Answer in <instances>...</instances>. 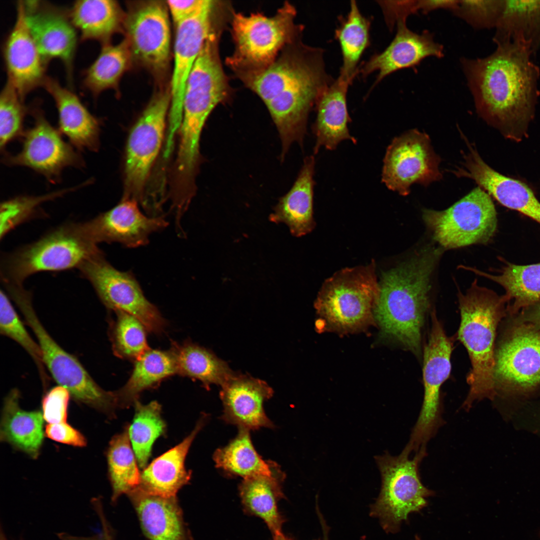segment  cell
Segmentation results:
<instances>
[{
    "mask_svg": "<svg viewBox=\"0 0 540 540\" xmlns=\"http://www.w3.org/2000/svg\"><path fill=\"white\" fill-rule=\"evenodd\" d=\"M236 71L267 107L280 137L283 160L293 143L302 146L309 113L334 80L326 70L323 50L304 47L264 68Z\"/></svg>",
    "mask_w": 540,
    "mask_h": 540,
    "instance_id": "1",
    "label": "cell"
},
{
    "mask_svg": "<svg viewBox=\"0 0 540 540\" xmlns=\"http://www.w3.org/2000/svg\"><path fill=\"white\" fill-rule=\"evenodd\" d=\"M496 44L490 55L462 58L460 63L477 113L506 132L532 116L540 93V70L527 46L515 42Z\"/></svg>",
    "mask_w": 540,
    "mask_h": 540,
    "instance_id": "2",
    "label": "cell"
},
{
    "mask_svg": "<svg viewBox=\"0 0 540 540\" xmlns=\"http://www.w3.org/2000/svg\"><path fill=\"white\" fill-rule=\"evenodd\" d=\"M440 248H422L382 273L374 316L382 332L418 356L430 307L432 277Z\"/></svg>",
    "mask_w": 540,
    "mask_h": 540,
    "instance_id": "3",
    "label": "cell"
},
{
    "mask_svg": "<svg viewBox=\"0 0 540 540\" xmlns=\"http://www.w3.org/2000/svg\"><path fill=\"white\" fill-rule=\"evenodd\" d=\"M458 298L460 313L458 337L472 364L466 376L470 390L462 404L468 410L474 402L492 399L496 394L494 340L502 308V300L492 291L479 286L476 280L465 294L460 292Z\"/></svg>",
    "mask_w": 540,
    "mask_h": 540,
    "instance_id": "4",
    "label": "cell"
},
{
    "mask_svg": "<svg viewBox=\"0 0 540 540\" xmlns=\"http://www.w3.org/2000/svg\"><path fill=\"white\" fill-rule=\"evenodd\" d=\"M375 272L372 262L366 266L343 268L324 281L314 305L328 326L352 332L371 321L379 294Z\"/></svg>",
    "mask_w": 540,
    "mask_h": 540,
    "instance_id": "5",
    "label": "cell"
},
{
    "mask_svg": "<svg viewBox=\"0 0 540 540\" xmlns=\"http://www.w3.org/2000/svg\"><path fill=\"white\" fill-rule=\"evenodd\" d=\"M410 453L405 447L398 456L386 452L374 457L382 486L370 512L388 532H397L402 522L407 520L410 513L426 506V498L434 494L422 484L419 472L420 464L427 455L426 448H421L412 458Z\"/></svg>",
    "mask_w": 540,
    "mask_h": 540,
    "instance_id": "6",
    "label": "cell"
},
{
    "mask_svg": "<svg viewBox=\"0 0 540 540\" xmlns=\"http://www.w3.org/2000/svg\"><path fill=\"white\" fill-rule=\"evenodd\" d=\"M13 300L35 334L44 366L58 385L66 388L77 402L109 417L115 416V410L118 408L115 391L102 388L78 360L66 351L50 336L36 315L28 292L16 294Z\"/></svg>",
    "mask_w": 540,
    "mask_h": 540,
    "instance_id": "7",
    "label": "cell"
},
{
    "mask_svg": "<svg viewBox=\"0 0 540 540\" xmlns=\"http://www.w3.org/2000/svg\"><path fill=\"white\" fill-rule=\"evenodd\" d=\"M100 251L80 224H68L8 256L4 262V278L8 284L22 285L38 272L78 268Z\"/></svg>",
    "mask_w": 540,
    "mask_h": 540,
    "instance_id": "8",
    "label": "cell"
},
{
    "mask_svg": "<svg viewBox=\"0 0 540 540\" xmlns=\"http://www.w3.org/2000/svg\"><path fill=\"white\" fill-rule=\"evenodd\" d=\"M296 16L295 8L288 2L271 17L258 13L234 14L232 33L236 50L228 64L236 70L260 69L272 64L281 48L291 43L300 29L294 24Z\"/></svg>",
    "mask_w": 540,
    "mask_h": 540,
    "instance_id": "9",
    "label": "cell"
},
{
    "mask_svg": "<svg viewBox=\"0 0 540 540\" xmlns=\"http://www.w3.org/2000/svg\"><path fill=\"white\" fill-rule=\"evenodd\" d=\"M422 218L433 239L445 249L486 243L497 226L492 198L479 186L445 210L424 209Z\"/></svg>",
    "mask_w": 540,
    "mask_h": 540,
    "instance_id": "10",
    "label": "cell"
},
{
    "mask_svg": "<svg viewBox=\"0 0 540 540\" xmlns=\"http://www.w3.org/2000/svg\"><path fill=\"white\" fill-rule=\"evenodd\" d=\"M170 92L154 96L132 128L127 141L122 199L144 205V191L162 145L170 106Z\"/></svg>",
    "mask_w": 540,
    "mask_h": 540,
    "instance_id": "11",
    "label": "cell"
},
{
    "mask_svg": "<svg viewBox=\"0 0 540 540\" xmlns=\"http://www.w3.org/2000/svg\"><path fill=\"white\" fill-rule=\"evenodd\" d=\"M78 268L107 308L134 316L150 332L160 334L164 331L166 321L157 308L146 298L131 272L116 269L106 260L102 251Z\"/></svg>",
    "mask_w": 540,
    "mask_h": 540,
    "instance_id": "12",
    "label": "cell"
},
{
    "mask_svg": "<svg viewBox=\"0 0 540 540\" xmlns=\"http://www.w3.org/2000/svg\"><path fill=\"white\" fill-rule=\"evenodd\" d=\"M431 320L430 331L424 348L423 402L408 443L414 450L426 447L427 442L444 424L442 418L440 390L450 373L452 343L434 310L431 313Z\"/></svg>",
    "mask_w": 540,
    "mask_h": 540,
    "instance_id": "13",
    "label": "cell"
},
{
    "mask_svg": "<svg viewBox=\"0 0 540 540\" xmlns=\"http://www.w3.org/2000/svg\"><path fill=\"white\" fill-rule=\"evenodd\" d=\"M29 112L34 124L22 136L21 150L14 154L4 153V163L29 168L53 184L60 181L64 168H83L85 164L80 152L63 139L42 110L34 105L29 108Z\"/></svg>",
    "mask_w": 540,
    "mask_h": 540,
    "instance_id": "14",
    "label": "cell"
},
{
    "mask_svg": "<svg viewBox=\"0 0 540 540\" xmlns=\"http://www.w3.org/2000/svg\"><path fill=\"white\" fill-rule=\"evenodd\" d=\"M170 14L164 2L134 4L125 13L123 30L132 60L156 78L168 68L170 52Z\"/></svg>",
    "mask_w": 540,
    "mask_h": 540,
    "instance_id": "15",
    "label": "cell"
},
{
    "mask_svg": "<svg viewBox=\"0 0 540 540\" xmlns=\"http://www.w3.org/2000/svg\"><path fill=\"white\" fill-rule=\"evenodd\" d=\"M440 162L429 136L417 129L411 130L394 138L388 146L382 181L388 189L406 196L413 184L427 186L442 179Z\"/></svg>",
    "mask_w": 540,
    "mask_h": 540,
    "instance_id": "16",
    "label": "cell"
},
{
    "mask_svg": "<svg viewBox=\"0 0 540 540\" xmlns=\"http://www.w3.org/2000/svg\"><path fill=\"white\" fill-rule=\"evenodd\" d=\"M214 1L203 0L190 18L176 26L174 62L170 87V106L166 142L174 143L182 117V104L186 84L202 46L212 31Z\"/></svg>",
    "mask_w": 540,
    "mask_h": 540,
    "instance_id": "17",
    "label": "cell"
},
{
    "mask_svg": "<svg viewBox=\"0 0 540 540\" xmlns=\"http://www.w3.org/2000/svg\"><path fill=\"white\" fill-rule=\"evenodd\" d=\"M496 390L526 392L540 385V330L533 324L514 328L495 351Z\"/></svg>",
    "mask_w": 540,
    "mask_h": 540,
    "instance_id": "18",
    "label": "cell"
},
{
    "mask_svg": "<svg viewBox=\"0 0 540 540\" xmlns=\"http://www.w3.org/2000/svg\"><path fill=\"white\" fill-rule=\"evenodd\" d=\"M23 2L27 24L44 60H61L70 82L78 36L68 12L45 1Z\"/></svg>",
    "mask_w": 540,
    "mask_h": 540,
    "instance_id": "19",
    "label": "cell"
},
{
    "mask_svg": "<svg viewBox=\"0 0 540 540\" xmlns=\"http://www.w3.org/2000/svg\"><path fill=\"white\" fill-rule=\"evenodd\" d=\"M86 236L96 244L118 242L128 248L146 245L150 236L166 228L164 216H146L138 202L122 199L115 206L88 222L80 223Z\"/></svg>",
    "mask_w": 540,
    "mask_h": 540,
    "instance_id": "20",
    "label": "cell"
},
{
    "mask_svg": "<svg viewBox=\"0 0 540 540\" xmlns=\"http://www.w3.org/2000/svg\"><path fill=\"white\" fill-rule=\"evenodd\" d=\"M2 54L8 80L23 100L46 77L47 64L42 57L27 24L24 2L16 4L15 22L4 44Z\"/></svg>",
    "mask_w": 540,
    "mask_h": 540,
    "instance_id": "21",
    "label": "cell"
},
{
    "mask_svg": "<svg viewBox=\"0 0 540 540\" xmlns=\"http://www.w3.org/2000/svg\"><path fill=\"white\" fill-rule=\"evenodd\" d=\"M396 25V32L390 44L383 52L372 56L359 68L358 73L363 78L378 72L374 86L398 70L415 68L428 57L444 56L443 46L435 42L430 32H414L408 28L406 22H398Z\"/></svg>",
    "mask_w": 540,
    "mask_h": 540,
    "instance_id": "22",
    "label": "cell"
},
{
    "mask_svg": "<svg viewBox=\"0 0 540 540\" xmlns=\"http://www.w3.org/2000/svg\"><path fill=\"white\" fill-rule=\"evenodd\" d=\"M468 152L463 166L454 172L470 178L503 206L516 210L540 224V202L524 184L494 170L481 158L475 147L466 141Z\"/></svg>",
    "mask_w": 540,
    "mask_h": 540,
    "instance_id": "23",
    "label": "cell"
},
{
    "mask_svg": "<svg viewBox=\"0 0 540 540\" xmlns=\"http://www.w3.org/2000/svg\"><path fill=\"white\" fill-rule=\"evenodd\" d=\"M273 390L264 381L246 375L236 374L222 386L220 398L224 406L222 418L239 429L249 431L274 427L264 408Z\"/></svg>",
    "mask_w": 540,
    "mask_h": 540,
    "instance_id": "24",
    "label": "cell"
},
{
    "mask_svg": "<svg viewBox=\"0 0 540 540\" xmlns=\"http://www.w3.org/2000/svg\"><path fill=\"white\" fill-rule=\"evenodd\" d=\"M42 87L54 102L60 133L78 150L97 151L100 146V120L88 111L76 94L56 80L46 76Z\"/></svg>",
    "mask_w": 540,
    "mask_h": 540,
    "instance_id": "25",
    "label": "cell"
},
{
    "mask_svg": "<svg viewBox=\"0 0 540 540\" xmlns=\"http://www.w3.org/2000/svg\"><path fill=\"white\" fill-rule=\"evenodd\" d=\"M150 540H192L176 496L148 493L139 487L127 494Z\"/></svg>",
    "mask_w": 540,
    "mask_h": 540,
    "instance_id": "26",
    "label": "cell"
},
{
    "mask_svg": "<svg viewBox=\"0 0 540 540\" xmlns=\"http://www.w3.org/2000/svg\"><path fill=\"white\" fill-rule=\"evenodd\" d=\"M352 82L339 75L320 97L316 104V118L312 126L316 136L314 148L316 154L320 148L334 150L344 140L354 144L356 140L352 136L348 124L351 122L346 105V94Z\"/></svg>",
    "mask_w": 540,
    "mask_h": 540,
    "instance_id": "27",
    "label": "cell"
},
{
    "mask_svg": "<svg viewBox=\"0 0 540 540\" xmlns=\"http://www.w3.org/2000/svg\"><path fill=\"white\" fill-rule=\"evenodd\" d=\"M207 416L200 418L194 428L181 442L164 453L144 468L138 487L154 494L176 496L178 491L191 478L184 461L190 448L198 432L206 424Z\"/></svg>",
    "mask_w": 540,
    "mask_h": 540,
    "instance_id": "28",
    "label": "cell"
},
{
    "mask_svg": "<svg viewBox=\"0 0 540 540\" xmlns=\"http://www.w3.org/2000/svg\"><path fill=\"white\" fill-rule=\"evenodd\" d=\"M315 159L306 157L290 190L281 197L270 216V220L288 226L291 234L300 237L311 232L316 224L313 217Z\"/></svg>",
    "mask_w": 540,
    "mask_h": 540,
    "instance_id": "29",
    "label": "cell"
},
{
    "mask_svg": "<svg viewBox=\"0 0 540 540\" xmlns=\"http://www.w3.org/2000/svg\"><path fill=\"white\" fill-rule=\"evenodd\" d=\"M20 392L12 389L4 400L0 440L36 459L40 455L45 432L42 414L26 411L20 406Z\"/></svg>",
    "mask_w": 540,
    "mask_h": 540,
    "instance_id": "30",
    "label": "cell"
},
{
    "mask_svg": "<svg viewBox=\"0 0 540 540\" xmlns=\"http://www.w3.org/2000/svg\"><path fill=\"white\" fill-rule=\"evenodd\" d=\"M284 478L278 465L272 474L243 478L238 487L244 512L263 520L272 534L281 532L285 522L278 506L284 498L282 484Z\"/></svg>",
    "mask_w": 540,
    "mask_h": 540,
    "instance_id": "31",
    "label": "cell"
},
{
    "mask_svg": "<svg viewBox=\"0 0 540 540\" xmlns=\"http://www.w3.org/2000/svg\"><path fill=\"white\" fill-rule=\"evenodd\" d=\"M68 12L83 42L96 40L102 45L107 44L124 28L125 13L116 0H76Z\"/></svg>",
    "mask_w": 540,
    "mask_h": 540,
    "instance_id": "32",
    "label": "cell"
},
{
    "mask_svg": "<svg viewBox=\"0 0 540 540\" xmlns=\"http://www.w3.org/2000/svg\"><path fill=\"white\" fill-rule=\"evenodd\" d=\"M495 28V44L518 42L535 53L540 45V0H504Z\"/></svg>",
    "mask_w": 540,
    "mask_h": 540,
    "instance_id": "33",
    "label": "cell"
},
{
    "mask_svg": "<svg viewBox=\"0 0 540 540\" xmlns=\"http://www.w3.org/2000/svg\"><path fill=\"white\" fill-rule=\"evenodd\" d=\"M177 374L170 351L150 348L134 361L132 372L126 384L116 391L119 408L134 405L141 392Z\"/></svg>",
    "mask_w": 540,
    "mask_h": 540,
    "instance_id": "34",
    "label": "cell"
},
{
    "mask_svg": "<svg viewBox=\"0 0 540 540\" xmlns=\"http://www.w3.org/2000/svg\"><path fill=\"white\" fill-rule=\"evenodd\" d=\"M170 351L177 374L198 380L207 388L212 384L222 386L235 374L224 361L196 344H174Z\"/></svg>",
    "mask_w": 540,
    "mask_h": 540,
    "instance_id": "35",
    "label": "cell"
},
{
    "mask_svg": "<svg viewBox=\"0 0 540 540\" xmlns=\"http://www.w3.org/2000/svg\"><path fill=\"white\" fill-rule=\"evenodd\" d=\"M132 57L128 40L102 45L92 63L84 70L82 84L95 98L102 92L117 90L119 82L128 69Z\"/></svg>",
    "mask_w": 540,
    "mask_h": 540,
    "instance_id": "36",
    "label": "cell"
},
{
    "mask_svg": "<svg viewBox=\"0 0 540 540\" xmlns=\"http://www.w3.org/2000/svg\"><path fill=\"white\" fill-rule=\"evenodd\" d=\"M216 467L228 475L243 478L272 474L278 464L264 460L256 451L250 431L239 429L236 436L226 446L216 450L213 456Z\"/></svg>",
    "mask_w": 540,
    "mask_h": 540,
    "instance_id": "37",
    "label": "cell"
},
{
    "mask_svg": "<svg viewBox=\"0 0 540 540\" xmlns=\"http://www.w3.org/2000/svg\"><path fill=\"white\" fill-rule=\"evenodd\" d=\"M335 31L342 56L340 75L352 82L358 74L359 61L370 44L371 20L360 12L356 2L352 0L350 11Z\"/></svg>",
    "mask_w": 540,
    "mask_h": 540,
    "instance_id": "38",
    "label": "cell"
},
{
    "mask_svg": "<svg viewBox=\"0 0 540 540\" xmlns=\"http://www.w3.org/2000/svg\"><path fill=\"white\" fill-rule=\"evenodd\" d=\"M128 426L112 438L106 452L113 504L122 494H128L138 487L140 482L141 474L130 440Z\"/></svg>",
    "mask_w": 540,
    "mask_h": 540,
    "instance_id": "39",
    "label": "cell"
},
{
    "mask_svg": "<svg viewBox=\"0 0 540 540\" xmlns=\"http://www.w3.org/2000/svg\"><path fill=\"white\" fill-rule=\"evenodd\" d=\"M460 268L488 278L502 286L514 302L515 310L540 301V264L526 266L509 264L500 274L492 275L472 267Z\"/></svg>",
    "mask_w": 540,
    "mask_h": 540,
    "instance_id": "40",
    "label": "cell"
},
{
    "mask_svg": "<svg viewBox=\"0 0 540 540\" xmlns=\"http://www.w3.org/2000/svg\"><path fill=\"white\" fill-rule=\"evenodd\" d=\"M135 413L128 434L138 466L145 468L156 440L164 434L166 424L161 416L162 407L156 400L144 404L139 400L133 405Z\"/></svg>",
    "mask_w": 540,
    "mask_h": 540,
    "instance_id": "41",
    "label": "cell"
},
{
    "mask_svg": "<svg viewBox=\"0 0 540 540\" xmlns=\"http://www.w3.org/2000/svg\"><path fill=\"white\" fill-rule=\"evenodd\" d=\"M112 326L111 340L115 355L134 361L150 349L144 324L136 317L118 311Z\"/></svg>",
    "mask_w": 540,
    "mask_h": 540,
    "instance_id": "42",
    "label": "cell"
},
{
    "mask_svg": "<svg viewBox=\"0 0 540 540\" xmlns=\"http://www.w3.org/2000/svg\"><path fill=\"white\" fill-rule=\"evenodd\" d=\"M0 332L20 345L30 356L38 370L43 386L50 381L44 366L42 354L38 342L31 337L6 294L2 290L0 294Z\"/></svg>",
    "mask_w": 540,
    "mask_h": 540,
    "instance_id": "43",
    "label": "cell"
},
{
    "mask_svg": "<svg viewBox=\"0 0 540 540\" xmlns=\"http://www.w3.org/2000/svg\"><path fill=\"white\" fill-rule=\"evenodd\" d=\"M89 184L88 181L78 185L40 196H20L4 201L0 204V237L32 216L40 205Z\"/></svg>",
    "mask_w": 540,
    "mask_h": 540,
    "instance_id": "44",
    "label": "cell"
},
{
    "mask_svg": "<svg viewBox=\"0 0 540 540\" xmlns=\"http://www.w3.org/2000/svg\"><path fill=\"white\" fill-rule=\"evenodd\" d=\"M29 108L15 88L8 80L0 94V146L4 152L6 146L22 136L24 118Z\"/></svg>",
    "mask_w": 540,
    "mask_h": 540,
    "instance_id": "45",
    "label": "cell"
},
{
    "mask_svg": "<svg viewBox=\"0 0 540 540\" xmlns=\"http://www.w3.org/2000/svg\"><path fill=\"white\" fill-rule=\"evenodd\" d=\"M504 0H460L454 14L476 29L496 28Z\"/></svg>",
    "mask_w": 540,
    "mask_h": 540,
    "instance_id": "46",
    "label": "cell"
},
{
    "mask_svg": "<svg viewBox=\"0 0 540 540\" xmlns=\"http://www.w3.org/2000/svg\"><path fill=\"white\" fill-rule=\"evenodd\" d=\"M70 396L66 388L59 385L49 390L42 400L44 419L48 424L66 422Z\"/></svg>",
    "mask_w": 540,
    "mask_h": 540,
    "instance_id": "47",
    "label": "cell"
},
{
    "mask_svg": "<svg viewBox=\"0 0 540 540\" xmlns=\"http://www.w3.org/2000/svg\"><path fill=\"white\" fill-rule=\"evenodd\" d=\"M380 6L386 22L392 29L398 22H406L408 17L418 11V0H384L378 2Z\"/></svg>",
    "mask_w": 540,
    "mask_h": 540,
    "instance_id": "48",
    "label": "cell"
},
{
    "mask_svg": "<svg viewBox=\"0 0 540 540\" xmlns=\"http://www.w3.org/2000/svg\"><path fill=\"white\" fill-rule=\"evenodd\" d=\"M45 435L53 440L74 446L84 447L86 444L82 434L66 422L47 424Z\"/></svg>",
    "mask_w": 540,
    "mask_h": 540,
    "instance_id": "49",
    "label": "cell"
},
{
    "mask_svg": "<svg viewBox=\"0 0 540 540\" xmlns=\"http://www.w3.org/2000/svg\"><path fill=\"white\" fill-rule=\"evenodd\" d=\"M203 0H168L166 2L170 16L175 24L190 18L198 9Z\"/></svg>",
    "mask_w": 540,
    "mask_h": 540,
    "instance_id": "50",
    "label": "cell"
},
{
    "mask_svg": "<svg viewBox=\"0 0 540 540\" xmlns=\"http://www.w3.org/2000/svg\"><path fill=\"white\" fill-rule=\"evenodd\" d=\"M458 0H418V9L426 14L438 9L449 10L453 12L458 7Z\"/></svg>",
    "mask_w": 540,
    "mask_h": 540,
    "instance_id": "51",
    "label": "cell"
},
{
    "mask_svg": "<svg viewBox=\"0 0 540 540\" xmlns=\"http://www.w3.org/2000/svg\"><path fill=\"white\" fill-rule=\"evenodd\" d=\"M56 536L60 540H106L102 532L100 534L88 536H74L66 532L56 533Z\"/></svg>",
    "mask_w": 540,
    "mask_h": 540,
    "instance_id": "52",
    "label": "cell"
},
{
    "mask_svg": "<svg viewBox=\"0 0 540 540\" xmlns=\"http://www.w3.org/2000/svg\"><path fill=\"white\" fill-rule=\"evenodd\" d=\"M532 324L540 330V301L536 303L531 314Z\"/></svg>",
    "mask_w": 540,
    "mask_h": 540,
    "instance_id": "53",
    "label": "cell"
},
{
    "mask_svg": "<svg viewBox=\"0 0 540 540\" xmlns=\"http://www.w3.org/2000/svg\"><path fill=\"white\" fill-rule=\"evenodd\" d=\"M273 540H293L291 538L285 535L281 531L272 534Z\"/></svg>",
    "mask_w": 540,
    "mask_h": 540,
    "instance_id": "54",
    "label": "cell"
},
{
    "mask_svg": "<svg viewBox=\"0 0 540 540\" xmlns=\"http://www.w3.org/2000/svg\"><path fill=\"white\" fill-rule=\"evenodd\" d=\"M0 540H9L6 536L2 526L0 528ZM20 540H22L20 538Z\"/></svg>",
    "mask_w": 540,
    "mask_h": 540,
    "instance_id": "55",
    "label": "cell"
},
{
    "mask_svg": "<svg viewBox=\"0 0 540 540\" xmlns=\"http://www.w3.org/2000/svg\"><path fill=\"white\" fill-rule=\"evenodd\" d=\"M414 540H420V538L418 536H416Z\"/></svg>",
    "mask_w": 540,
    "mask_h": 540,
    "instance_id": "56",
    "label": "cell"
},
{
    "mask_svg": "<svg viewBox=\"0 0 540 540\" xmlns=\"http://www.w3.org/2000/svg\"><path fill=\"white\" fill-rule=\"evenodd\" d=\"M538 536H539L540 537V532H538Z\"/></svg>",
    "mask_w": 540,
    "mask_h": 540,
    "instance_id": "57",
    "label": "cell"
},
{
    "mask_svg": "<svg viewBox=\"0 0 540 540\" xmlns=\"http://www.w3.org/2000/svg\"><path fill=\"white\" fill-rule=\"evenodd\" d=\"M95 500H94V501H95Z\"/></svg>",
    "mask_w": 540,
    "mask_h": 540,
    "instance_id": "58",
    "label": "cell"
}]
</instances>
